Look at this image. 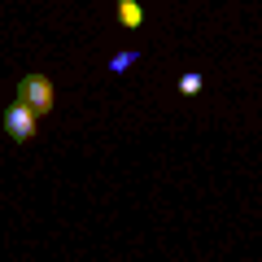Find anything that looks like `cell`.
Here are the masks:
<instances>
[{
  "mask_svg": "<svg viewBox=\"0 0 262 262\" xmlns=\"http://www.w3.org/2000/svg\"><path fill=\"white\" fill-rule=\"evenodd\" d=\"M35 127H39V114L31 110L27 101H18V96H13V105L5 110V131L13 136V144H27V140H35Z\"/></svg>",
  "mask_w": 262,
  "mask_h": 262,
  "instance_id": "1",
  "label": "cell"
},
{
  "mask_svg": "<svg viewBox=\"0 0 262 262\" xmlns=\"http://www.w3.org/2000/svg\"><path fill=\"white\" fill-rule=\"evenodd\" d=\"M18 101H27L39 118H48V114H53V83H48L44 75H27L18 83Z\"/></svg>",
  "mask_w": 262,
  "mask_h": 262,
  "instance_id": "2",
  "label": "cell"
},
{
  "mask_svg": "<svg viewBox=\"0 0 262 262\" xmlns=\"http://www.w3.org/2000/svg\"><path fill=\"white\" fill-rule=\"evenodd\" d=\"M118 27H127V31L144 27V9L136 5V0H118Z\"/></svg>",
  "mask_w": 262,
  "mask_h": 262,
  "instance_id": "3",
  "label": "cell"
},
{
  "mask_svg": "<svg viewBox=\"0 0 262 262\" xmlns=\"http://www.w3.org/2000/svg\"><path fill=\"white\" fill-rule=\"evenodd\" d=\"M201 88H206V79L196 75V70H188V75H179V92H184V96H196Z\"/></svg>",
  "mask_w": 262,
  "mask_h": 262,
  "instance_id": "4",
  "label": "cell"
},
{
  "mask_svg": "<svg viewBox=\"0 0 262 262\" xmlns=\"http://www.w3.org/2000/svg\"><path fill=\"white\" fill-rule=\"evenodd\" d=\"M131 61H140V53H118V57L110 61V70H114V75H122V70H127Z\"/></svg>",
  "mask_w": 262,
  "mask_h": 262,
  "instance_id": "5",
  "label": "cell"
}]
</instances>
